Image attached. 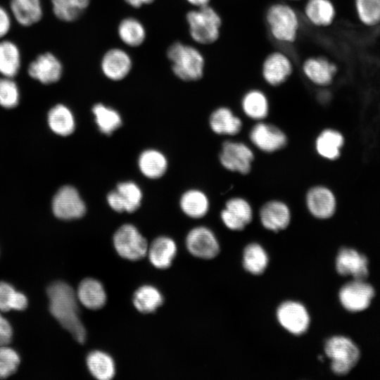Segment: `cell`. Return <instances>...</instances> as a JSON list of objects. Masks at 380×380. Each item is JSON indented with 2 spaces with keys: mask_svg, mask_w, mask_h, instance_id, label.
I'll list each match as a JSON object with an SVG mask.
<instances>
[{
  "mask_svg": "<svg viewBox=\"0 0 380 380\" xmlns=\"http://www.w3.org/2000/svg\"><path fill=\"white\" fill-rule=\"evenodd\" d=\"M294 72V63L290 55L275 49L268 53L262 61L260 75L268 86L278 87L286 83Z\"/></svg>",
  "mask_w": 380,
  "mask_h": 380,
  "instance_id": "8992f818",
  "label": "cell"
},
{
  "mask_svg": "<svg viewBox=\"0 0 380 380\" xmlns=\"http://www.w3.org/2000/svg\"><path fill=\"white\" fill-rule=\"evenodd\" d=\"M48 124L50 129L60 136H68L75 128L74 115L70 109L63 104H57L50 109Z\"/></svg>",
  "mask_w": 380,
  "mask_h": 380,
  "instance_id": "f1b7e54d",
  "label": "cell"
},
{
  "mask_svg": "<svg viewBox=\"0 0 380 380\" xmlns=\"http://www.w3.org/2000/svg\"><path fill=\"white\" fill-rule=\"evenodd\" d=\"M54 215L64 220L82 217L86 212V205L78 191L72 186L61 187L52 201Z\"/></svg>",
  "mask_w": 380,
  "mask_h": 380,
  "instance_id": "8fae6325",
  "label": "cell"
},
{
  "mask_svg": "<svg viewBox=\"0 0 380 380\" xmlns=\"http://www.w3.org/2000/svg\"><path fill=\"white\" fill-rule=\"evenodd\" d=\"M302 18L317 28L331 26L336 17V8L332 0H304Z\"/></svg>",
  "mask_w": 380,
  "mask_h": 380,
  "instance_id": "ac0fdd59",
  "label": "cell"
},
{
  "mask_svg": "<svg viewBox=\"0 0 380 380\" xmlns=\"http://www.w3.org/2000/svg\"><path fill=\"white\" fill-rule=\"evenodd\" d=\"M166 54L172 72L181 80L196 82L203 77L205 59L196 46L175 42L167 48Z\"/></svg>",
  "mask_w": 380,
  "mask_h": 380,
  "instance_id": "3957f363",
  "label": "cell"
},
{
  "mask_svg": "<svg viewBox=\"0 0 380 380\" xmlns=\"http://www.w3.org/2000/svg\"><path fill=\"white\" fill-rule=\"evenodd\" d=\"M120 39L127 46L138 47L146 40V31L142 23L136 18H123L118 26Z\"/></svg>",
  "mask_w": 380,
  "mask_h": 380,
  "instance_id": "f546056e",
  "label": "cell"
},
{
  "mask_svg": "<svg viewBox=\"0 0 380 380\" xmlns=\"http://www.w3.org/2000/svg\"><path fill=\"white\" fill-rule=\"evenodd\" d=\"M283 1H285L291 3V4H293V3H297V2L303 1L304 0H283Z\"/></svg>",
  "mask_w": 380,
  "mask_h": 380,
  "instance_id": "f907efd6",
  "label": "cell"
},
{
  "mask_svg": "<svg viewBox=\"0 0 380 380\" xmlns=\"http://www.w3.org/2000/svg\"><path fill=\"white\" fill-rule=\"evenodd\" d=\"M87 365L91 374L99 380H110L115 373L113 360L101 351L90 353L87 357Z\"/></svg>",
  "mask_w": 380,
  "mask_h": 380,
  "instance_id": "1f68e13d",
  "label": "cell"
},
{
  "mask_svg": "<svg viewBox=\"0 0 380 380\" xmlns=\"http://www.w3.org/2000/svg\"><path fill=\"white\" fill-rule=\"evenodd\" d=\"M11 17L8 11L0 6V38L4 37L11 28Z\"/></svg>",
  "mask_w": 380,
  "mask_h": 380,
  "instance_id": "f6af8a7d",
  "label": "cell"
},
{
  "mask_svg": "<svg viewBox=\"0 0 380 380\" xmlns=\"http://www.w3.org/2000/svg\"><path fill=\"white\" fill-rule=\"evenodd\" d=\"M321 89L317 95V99L320 103H326L331 99V94L326 88Z\"/></svg>",
  "mask_w": 380,
  "mask_h": 380,
  "instance_id": "c3c4849f",
  "label": "cell"
},
{
  "mask_svg": "<svg viewBox=\"0 0 380 380\" xmlns=\"http://www.w3.org/2000/svg\"><path fill=\"white\" fill-rule=\"evenodd\" d=\"M20 67V53L17 45L11 41L0 42V74L13 77Z\"/></svg>",
  "mask_w": 380,
  "mask_h": 380,
  "instance_id": "4dcf8cb0",
  "label": "cell"
},
{
  "mask_svg": "<svg viewBox=\"0 0 380 380\" xmlns=\"http://www.w3.org/2000/svg\"><path fill=\"white\" fill-rule=\"evenodd\" d=\"M259 219L265 229L277 232L288 227L291 220V211L284 201L272 199L262 205Z\"/></svg>",
  "mask_w": 380,
  "mask_h": 380,
  "instance_id": "2e32d148",
  "label": "cell"
},
{
  "mask_svg": "<svg viewBox=\"0 0 380 380\" xmlns=\"http://www.w3.org/2000/svg\"><path fill=\"white\" fill-rule=\"evenodd\" d=\"M148 258L151 264L159 269L169 267L177 253L175 242L167 236H159L148 247Z\"/></svg>",
  "mask_w": 380,
  "mask_h": 380,
  "instance_id": "d4e9b609",
  "label": "cell"
},
{
  "mask_svg": "<svg viewBox=\"0 0 380 380\" xmlns=\"http://www.w3.org/2000/svg\"><path fill=\"white\" fill-rule=\"evenodd\" d=\"M179 205L183 213L189 217H203L209 211L210 201L201 190L192 189L185 191L180 198Z\"/></svg>",
  "mask_w": 380,
  "mask_h": 380,
  "instance_id": "484cf974",
  "label": "cell"
},
{
  "mask_svg": "<svg viewBox=\"0 0 380 380\" xmlns=\"http://www.w3.org/2000/svg\"><path fill=\"white\" fill-rule=\"evenodd\" d=\"M186 21L191 39L199 45L213 44L221 36L222 18L210 5L190 10Z\"/></svg>",
  "mask_w": 380,
  "mask_h": 380,
  "instance_id": "277c9868",
  "label": "cell"
},
{
  "mask_svg": "<svg viewBox=\"0 0 380 380\" xmlns=\"http://www.w3.org/2000/svg\"><path fill=\"white\" fill-rule=\"evenodd\" d=\"M194 8H200L210 5L211 0H186Z\"/></svg>",
  "mask_w": 380,
  "mask_h": 380,
  "instance_id": "681fc988",
  "label": "cell"
},
{
  "mask_svg": "<svg viewBox=\"0 0 380 380\" xmlns=\"http://www.w3.org/2000/svg\"><path fill=\"white\" fill-rule=\"evenodd\" d=\"M354 8L363 25L373 27L380 23V0H354Z\"/></svg>",
  "mask_w": 380,
  "mask_h": 380,
  "instance_id": "74e56055",
  "label": "cell"
},
{
  "mask_svg": "<svg viewBox=\"0 0 380 380\" xmlns=\"http://www.w3.org/2000/svg\"><path fill=\"white\" fill-rule=\"evenodd\" d=\"M326 355L331 360V369L337 375L347 374L357 364L360 350L348 338L336 336L324 344Z\"/></svg>",
  "mask_w": 380,
  "mask_h": 380,
  "instance_id": "5b68a950",
  "label": "cell"
},
{
  "mask_svg": "<svg viewBox=\"0 0 380 380\" xmlns=\"http://www.w3.org/2000/svg\"><path fill=\"white\" fill-rule=\"evenodd\" d=\"M374 296V290L364 280L355 279L345 284L338 293L342 306L348 311L360 312L369 307Z\"/></svg>",
  "mask_w": 380,
  "mask_h": 380,
  "instance_id": "5bb4252c",
  "label": "cell"
},
{
  "mask_svg": "<svg viewBox=\"0 0 380 380\" xmlns=\"http://www.w3.org/2000/svg\"><path fill=\"white\" fill-rule=\"evenodd\" d=\"M20 364L16 351L7 346L0 347V379H6L14 374Z\"/></svg>",
  "mask_w": 380,
  "mask_h": 380,
  "instance_id": "60d3db41",
  "label": "cell"
},
{
  "mask_svg": "<svg viewBox=\"0 0 380 380\" xmlns=\"http://www.w3.org/2000/svg\"><path fill=\"white\" fill-rule=\"evenodd\" d=\"M240 106L244 115L255 122L265 120L270 109L268 96L258 88L247 90L241 98Z\"/></svg>",
  "mask_w": 380,
  "mask_h": 380,
  "instance_id": "44dd1931",
  "label": "cell"
},
{
  "mask_svg": "<svg viewBox=\"0 0 380 380\" xmlns=\"http://www.w3.org/2000/svg\"><path fill=\"white\" fill-rule=\"evenodd\" d=\"M15 292L9 284L0 281V311L7 312L11 310V303Z\"/></svg>",
  "mask_w": 380,
  "mask_h": 380,
  "instance_id": "b9f144b4",
  "label": "cell"
},
{
  "mask_svg": "<svg viewBox=\"0 0 380 380\" xmlns=\"http://www.w3.org/2000/svg\"><path fill=\"white\" fill-rule=\"evenodd\" d=\"M19 101V90L11 77L0 78V106L5 108L16 106Z\"/></svg>",
  "mask_w": 380,
  "mask_h": 380,
  "instance_id": "ab89813d",
  "label": "cell"
},
{
  "mask_svg": "<svg viewBox=\"0 0 380 380\" xmlns=\"http://www.w3.org/2000/svg\"><path fill=\"white\" fill-rule=\"evenodd\" d=\"M107 202L109 206L115 211L119 213L125 212L124 201L116 189L108 194Z\"/></svg>",
  "mask_w": 380,
  "mask_h": 380,
  "instance_id": "ee69618b",
  "label": "cell"
},
{
  "mask_svg": "<svg viewBox=\"0 0 380 380\" xmlns=\"http://www.w3.org/2000/svg\"><path fill=\"white\" fill-rule=\"evenodd\" d=\"M305 203L310 214L319 220L330 218L336 209L334 194L324 185L311 186L305 194Z\"/></svg>",
  "mask_w": 380,
  "mask_h": 380,
  "instance_id": "9a60e30c",
  "label": "cell"
},
{
  "mask_svg": "<svg viewBox=\"0 0 380 380\" xmlns=\"http://www.w3.org/2000/svg\"><path fill=\"white\" fill-rule=\"evenodd\" d=\"M91 110L99 129L106 135L111 134L122 125L120 115L112 108L103 103H96Z\"/></svg>",
  "mask_w": 380,
  "mask_h": 380,
  "instance_id": "e575fe53",
  "label": "cell"
},
{
  "mask_svg": "<svg viewBox=\"0 0 380 380\" xmlns=\"http://www.w3.org/2000/svg\"><path fill=\"white\" fill-rule=\"evenodd\" d=\"M254 158V153L248 145L234 140L224 141L219 154L220 163L225 170L241 175L251 172Z\"/></svg>",
  "mask_w": 380,
  "mask_h": 380,
  "instance_id": "52a82bcc",
  "label": "cell"
},
{
  "mask_svg": "<svg viewBox=\"0 0 380 380\" xmlns=\"http://www.w3.org/2000/svg\"><path fill=\"white\" fill-rule=\"evenodd\" d=\"M277 319L285 330L296 336L305 333L310 323V317L305 307L293 300L284 302L278 307Z\"/></svg>",
  "mask_w": 380,
  "mask_h": 380,
  "instance_id": "7c38bea8",
  "label": "cell"
},
{
  "mask_svg": "<svg viewBox=\"0 0 380 380\" xmlns=\"http://www.w3.org/2000/svg\"><path fill=\"white\" fill-rule=\"evenodd\" d=\"M10 8L15 20L23 26L39 22L43 15L40 0H11Z\"/></svg>",
  "mask_w": 380,
  "mask_h": 380,
  "instance_id": "4316f807",
  "label": "cell"
},
{
  "mask_svg": "<svg viewBox=\"0 0 380 380\" xmlns=\"http://www.w3.org/2000/svg\"><path fill=\"white\" fill-rule=\"evenodd\" d=\"M55 16L64 22L77 20L88 8L90 0H51Z\"/></svg>",
  "mask_w": 380,
  "mask_h": 380,
  "instance_id": "836d02e7",
  "label": "cell"
},
{
  "mask_svg": "<svg viewBox=\"0 0 380 380\" xmlns=\"http://www.w3.org/2000/svg\"><path fill=\"white\" fill-rule=\"evenodd\" d=\"M125 2L134 8H139L144 5L152 4L155 0H124Z\"/></svg>",
  "mask_w": 380,
  "mask_h": 380,
  "instance_id": "7dc6e473",
  "label": "cell"
},
{
  "mask_svg": "<svg viewBox=\"0 0 380 380\" xmlns=\"http://www.w3.org/2000/svg\"><path fill=\"white\" fill-rule=\"evenodd\" d=\"M13 334L10 323L0 313V347L7 346Z\"/></svg>",
  "mask_w": 380,
  "mask_h": 380,
  "instance_id": "7bdbcfd3",
  "label": "cell"
},
{
  "mask_svg": "<svg viewBox=\"0 0 380 380\" xmlns=\"http://www.w3.org/2000/svg\"><path fill=\"white\" fill-rule=\"evenodd\" d=\"M29 75L42 84L58 82L63 74V65L59 59L51 53L39 55L29 65Z\"/></svg>",
  "mask_w": 380,
  "mask_h": 380,
  "instance_id": "d6986e66",
  "label": "cell"
},
{
  "mask_svg": "<svg viewBox=\"0 0 380 380\" xmlns=\"http://www.w3.org/2000/svg\"><path fill=\"white\" fill-rule=\"evenodd\" d=\"M132 65L130 55L125 50L118 47L108 49L101 61L102 73L112 81L125 79L131 72Z\"/></svg>",
  "mask_w": 380,
  "mask_h": 380,
  "instance_id": "e0dca14e",
  "label": "cell"
},
{
  "mask_svg": "<svg viewBox=\"0 0 380 380\" xmlns=\"http://www.w3.org/2000/svg\"><path fill=\"white\" fill-rule=\"evenodd\" d=\"M336 269L343 276H352L355 279L365 280L368 275V260L357 251L343 248L336 258Z\"/></svg>",
  "mask_w": 380,
  "mask_h": 380,
  "instance_id": "ffe728a7",
  "label": "cell"
},
{
  "mask_svg": "<svg viewBox=\"0 0 380 380\" xmlns=\"http://www.w3.org/2000/svg\"><path fill=\"white\" fill-rule=\"evenodd\" d=\"M224 210L236 222L246 227L252 222L253 210L248 200L241 196L229 198L224 204Z\"/></svg>",
  "mask_w": 380,
  "mask_h": 380,
  "instance_id": "8d00e7d4",
  "label": "cell"
},
{
  "mask_svg": "<svg viewBox=\"0 0 380 380\" xmlns=\"http://www.w3.org/2000/svg\"><path fill=\"white\" fill-rule=\"evenodd\" d=\"M76 295L81 304L90 310L100 309L106 302V293L102 284L92 278L81 281Z\"/></svg>",
  "mask_w": 380,
  "mask_h": 380,
  "instance_id": "cb8c5ba5",
  "label": "cell"
},
{
  "mask_svg": "<svg viewBox=\"0 0 380 380\" xmlns=\"http://www.w3.org/2000/svg\"><path fill=\"white\" fill-rule=\"evenodd\" d=\"M343 144L344 138L340 132L327 128L317 136L315 140V149L321 158L334 160L340 156Z\"/></svg>",
  "mask_w": 380,
  "mask_h": 380,
  "instance_id": "603a6c76",
  "label": "cell"
},
{
  "mask_svg": "<svg viewBox=\"0 0 380 380\" xmlns=\"http://www.w3.org/2000/svg\"><path fill=\"white\" fill-rule=\"evenodd\" d=\"M268 262V255L261 245L251 243L245 247L243 252V265L248 272L259 275L265 272Z\"/></svg>",
  "mask_w": 380,
  "mask_h": 380,
  "instance_id": "d6a6232c",
  "label": "cell"
},
{
  "mask_svg": "<svg viewBox=\"0 0 380 380\" xmlns=\"http://www.w3.org/2000/svg\"><path fill=\"white\" fill-rule=\"evenodd\" d=\"M300 70L303 77L310 84L319 88H327L334 82L338 66L326 56L314 55L303 61Z\"/></svg>",
  "mask_w": 380,
  "mask_h": 380,
  "instance_id": "30bf717a",
  "label": "cell"
},
{
  "mask_svg": "<svg viewBox=\"0 0 380 380\" xmlns=\"http://www.w3.org/2000/svg\"><path fill=\"white\" fill-rule=\"evenodd\" d=\"M116 190L124 201L125 212L132 213L140 207L142 192L136 183L131 181L120 182L117 185Z\"/></svg>",
  "mask_w": 380,
  "mask_h": 380,
  "instance_id": "f35d334b",
  "label": "cell"
},
{
  "mask_svg": "<svg viewBox=\"0 0 380 380\" xmlns=\"http://www.w3.org/2000/svg\"><path fill=\"white\" fill-rule=\"evenodd\" d=\"M302 15L285 1L271 3L265 9L264 20L270 38L282 46L291 45L298 40L302 27Z\"/></svg>",
  "mask_w": 380,
  "mask_h": 380,
  "instance_id": "7a4b0ae2",
  "label": "cell"
},
{
  "mask_svg": "<svg viewBox=\"0 0 380 380\" xmlns=\"http://www.w3.org/2000/svg\"><path fill=\"white\" fill-rule=\"evenodd\" d=\"M27 306L26 296L20 292L15 291L11 303V310H23Z\"/></svg>",
  "mask_w": 380,
  "mask_h": 380,
  "instance_id": "bcb514c9",
  "label": "cell"
},
{
  "mask_svg": "<svg viewBox=\"0 0 380 380\" xmlns=\"http://www.w3.org/2000/svg\"><path fill=\"white\" fill-rule=\"evenodd\" d=\"M138 166L141 172L150 179L162 177L167 170V160L160 151L146 149L139 157Z\"/></svg>",
  "mask_w": 380,
  "mask_h": 380,
  "instance_id": "83f0119b",
  "label": "cell"
},
{
  "mask_svg": "<svg viewBox=\"0 0 380 380\" xmlns=\"http://www.w3.org/2000/svg\"><path fill=\"white\" fill-rule=\"evenodd\" d=\"M209 125L211 130L216 134L232 137L241 132L243 122L230 108L220 106L211 113Z\"/></svg>",
  "mask_w": 380,
  "mask_h": 380,
  "instance_id": "7402d4cb",
  "label": "cell"
},
{
  "mask_svg": "<svg viewBox=\"0 0 380 380\" xmlns=\"http://www.w3.org/2000/svg\"><path fill=\"white\" fill-rule=\"evenodd\" d=\"M46 293L52 315L76 341L83 343L86 339V330L79 317L76 293L63 281L51 284Z\"/></svg>",
  "mask_w": 380,
  "mask_h": 380,
  "instance_id": "6da1fadb",
  "label": "cell"
},
{
  "mask_svg": "<svg viewBox=\"0 0 380 380\" xmlns=\"http://www.w3.org/2000/svg\"><path fill=\"white\" fill-rule=\"evenodd\" d=\"M113 244L117 253L123 258L137 260L148 251V243L136 227L125 224L113 235Z\"/></svg>",
  "mask_w": 380,
  "mask_h": 380,
  "instance_id": "ba28073f",
  "label": "cell"
},
{
  "mask_svg": "<svg viewBox=\"0 0 380 380\" xmlns=\"http://www.w3.org/2000/svg\"><path fill=\"white\" fill-rule=\"evenodd\" d=\"M186 245L191 255L201 259L214 258L220 252V244L215 234L204 226H198L189 231Z\"/></svg>",
  "mask_w": 380,
  "mask_h": 380,
  "instance_id": "4fadbf2b",
  "label": "cell"
},
{
  "mask_svg": "<svg viewBox=\"0 0 380 380\" xmlns=\"http://www.w3.org/2000/svg\"><path fill=\"white\" fill-rule=\"evenodd\" d=\"M163 302V298L160 291L150 285L139 288L133 296L134 307L142 313L154 312Z\"/></svg>",
  "mask_w": 380,
  "mask_h": 380,
  "instance_id": "d590c367",
  "label": "cell"
},
{
  "mask_svg": "<svg viewBox=\"0 0 380 380\" xmlns=\"http://www.w3.org/2000/svg\"><path fill=\"white\" fill-rule=\"evenodd\" d=\"M251 144L263 153H272L284 148L288 143L286 133L277 126L265 122H256L248 134Z\"/></svg>",
  "mask_w": 380,
  "mask_h": 380,
  "instance_id": "9c48e42d",
  "label": "cell"
}]
</instances>
